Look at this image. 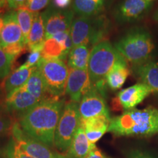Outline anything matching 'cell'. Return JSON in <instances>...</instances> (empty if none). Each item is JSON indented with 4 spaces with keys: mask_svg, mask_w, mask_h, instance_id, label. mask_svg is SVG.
I'll return each mask as SVG.
<instances>
[{
    "mask_svg": "<svg viewBox=\"0 0 158 158\" xmlns=\"http://www.w3.org/2000/svg\"><path fill=\"white\" fill-rule=\"evenodd\" d=\"M103 3H98L93 0H73V10L79 17H94L102 10Z\"/></svg>",
    "mask_w": 158,
    "mask_h": 158,
    "instance_id": "cell-24",
    "label": "cell"
},
{
    "mask_svg": "<svg viewBox=\"0 0 158 158\" xmlns=\"http://www.w3.org/2000/svg\"><path fill=\"white\" fill-rule=\"evenodd\" d=\"M78 107L81 119H87L101 116L110 117L109 110L105 97L94 86H92L83 96L79 102Z\"/></svg>",
    "mask_w": 158,
    "mask_h": 158,
    "instance_id": "cell-10",
    "label": "cell"
},
{
    "mask_svg": "<svg viewBox=\"0 0 158 158\" xmlns=\"http://www.w3.org/2000/svg\"><path fill=\"white\" fill-rule=\"evenodd\" d=\"M133 70L140 83L147 86L152 92L158 94V61L149 60L133 65Z\"/></svg>",
    "mask_w": 158,
    "mask_h": 158,
    "instance_id": "cell-16",
    "label": "cell"
},
{
    "mask_svg": "<svg viewBox=\"0 0 158 158\" xmlns=\"http://www.w3.org/2000/svg\"><path fill=\"white\" fill-rule=\"evenodd\" d=\"M39 102L40 101L31 95L23 86L6 97L5 109L9 114H15L19 118Z\"/></svg>",
    "mask_w": 158,
    "mask_h": 158,
    "instance_id": "cell-13",
    "label": "cell"
},
{
    "mask_svg": "<svg viewBox=\"0 0 158 158\" xmlns=\"http://www.w3.org/2000/svg\"><path fill=\"white\" fill-rule=\"evenodd\" d=\"M0 47H1V45H0Z\"/></svg>",
    "mask_w": 158,
    "mask_h": 158,
    "instance_id": "cell-44",
    "label": "cell"
},
{
    "mask_svg": "<svg viewBox=\"0 0 158 158\" xmlns=\"http://www.w3.org/2000/svg\"><path fill=\"white\" fill-rule=\"evenodd\" d=\"M110 118L109 116H101L87 119H81V125L84 129L90 143L95 144L108 132Z\"/></svg>",
    "mask_w": 158,
    "mask_h": 158,
    "instance_id": "cell-17",
    "label": "cell"
},
{
    "mask_svg": "<svg viewBox=\"0 0 158 158\" xmlns=\"http://www.w3.org/2000/svg\"><path fill=\"white\" fill-rule=\"evenodd\" d=\"M27 0H7V8L10 10H15L19 7L24 6Z\"/></svg>",
    "mask_w": 158,
    "mask_h": 158,
    "instance_id": "cell-34",
    "label": "cell"
},
{
    "mask_svg": "<svg viewBox=\"0 0 158 158\" xmlns=\"http://www.w3.org/2000/svg\"><path fill=\"white\" fill-rule=\"evenodd\" d=\"M54 6L59 9H67L70 5L71 0H53Z\"/></svg>",
    "mask_w": 158,
    "mask_h": 158,
    "instance_id": "cell-36",
    "label": "cell"
},
{
    "mask_svg": "<svg viewBox=\"0 0 158 158\" xmlns=\"http://www.w3.org/2000/svg\"><path fill=\"white\" fill-rule=\"evenodd\" d=\"M86 158H107L104 155V154L96 147V145L94 146V147L91 149L89 153L86 156Z\"/></svg>",
    "mask_w": 158,
    "mask_h": 158,
    "instance_id": "cell-35",
    "label": "cell"
},
{
    "mask_svg": "<svg viewBox=\"0 0 158 158\" xmlns=\"http://www.w3.org/2000/svg\"><path fill=\"white\" fill-rule=\"evenodd\" d=\"M65 104L64 99L49 97L19 118L26 134L49 147L54 146L55 132Z\"/></svg>",
    "mask_w": 158,
    "mask_h": 158,
    "instance_id": "cell-1",
    "label": "cell"
},
{
    "mask_svg": "<svg viewBox=\"0 0 158 158\" xmlns=\"http://www.w3.org/2000/svg\"><path fill=\"white\" fill-rule=\"evenodd\" d=\"M15 11H16L18 22L23 33V41L27 45L28 36L32 25L35 13L29 10L25 5L15 10Z\"/></svg>",
    "mask_w": 158,
    "mask_h": 158,
    "instance_id": "cell-26",
    "label": "cell"
},
{
    "mask_svg": "<svg viewBox=\"0 0 158 158\" xmlns=\"http://www.w3.org/2000/svg\"><path fill=\"white\" fill-rule=\"evenodd\" d=\"M15 57L7 54L0 47V79L5 78L10 74Z\"/></svg>",
    "mask_w": 158,
    "mask_h": 158,
    "instance_id": "cell-27",
    "label": "cell"
},
{
    "mask_svg": "<svg viewBox=\"0 0 158 158\" xmlns=\"http://www.w3.org/2000/svg\"><path fill=\"white\" fill-rule=\"evenodd\" d=\"M127 158H158V156L147 150L140 149H130L127 153Z\"/></svg>",
    "mask_w": 158,
    "mask_h": 158,
    "instance_id": "cell-32",
    "label": "cell"
},
{
    "mask_svg": "<svg viewBox=\"0 0 158 158\" xmlns=\"http://www.w3.org/2000/svg\"><path fill=\"white\" fill-rule=\"evenodd\" d=\"M109 30V23L102 15L78 17L73 21L70 35L74 46L86 45L92 47L105 40Z\"/></svg>",
    "mask_w": 158,
    "mask_h": 158,
    "instance_id": "cell-4",
    "label": "cell"
},
{
    "mask_svg": "<svg viewBox=\"0 0 158 158\" xmlns=\"http://www.w3.org/2000/svg\"><path fill=\"white\" fill-rule=\"evenodd\" d=\"M4 11H5V9L2 8V7H0V14H2V13Z\"/></svg>",
    "mask_w": 158,
    "mask_h": 158,
    "instance_id": "cell-41",
    "label": "cell"
},
{
    "mask_svg": "<svg viewBox=\"0 0 158 158\" xmlns=\"http://www.w3.org/2000/svg\"><path fill=\"white\" fill-rule=\"evenodd\" d=\"M0 158H1V156H0Z\"/></svg>",
    "mask_w": 158,
    "mask_h": 158,
    "instance_id": "cell-43",
    "label": "cell"
},
{
    "mask_svg": "<svg viewBox=\"0 0 158 158\" xmlns=\"http://www.w3.org/2000/svg\"><path fill=\"white\" fill-rule=\"evenodd\" d=\"M41 14L44 23L45 39L53 37L57 33L70 31L75 14L73 10L59 9L51 5Z\"/></svg>",
    "mask_w": 158,
    "mask_h": 158,
    "instance_id": "cell-9",
    "label": "cell"
},
{
    "mask_svg": "<svg viewBox=\"0 0 158 158\" xmlns=\"http://www.w3.org/2000/svg\"><path fill=\"white\" fill-rule=\"evenodd\" d=\"M91 51V47L86 45L74 46L69 52L68 56V68L87 70Z\"/></svg>",
    "mask_w": 158,
    "mask_h": 158,
    "instance_id": "cell-22",
    "label": "cell"
},
{
    "mask_svg": "<svg viewBox=\"0 0 158 158\" xmlns=\"http://www.w3.org/2000/svg\"><path fill=\"white\" fill-rule=\"evenodd\" d=\"M45 32L42 14L35 13L34 19L27 40V47L30 51L33 49H42L45 42Z\"/></svg>",
    "mask_w": 158,
    "mask_h": 158,
    "instance_id": "cell-20",
    "label": "cell"
},
{
    "mask_svg": "<svg viewBox=\"0 0 158 158\" xmlns=\"http://www.w3.org/2000/svg\"><path fill=\"white\" fill-rule=\"evenodd\" d=\"M53 38H54L62 45L64 51L68 54H69L71 49L73 48V44L72 39H71L70 31H63V32L57 33V34L53 36Z\"/></svg>",
    "mask_w": 158,
    "mask_h": 158,
    "instance_id": "cell-30",
    "label": "cell"
},
{
    "mask_svg": "<svg viewBox=\"0 0 158 158\" xmlns=\"http://www.w3.org/2000/svg\"><path fill=\"white\" fill-rule=\"evenodd\" d=\"M152 93L150 89L142 83H138L130 87L120 91L117 99L120 105L125 110L135 108Z\"/></svg>",
    "mask_w": 158,
    "mask_h": 158,
    "instance_id": "cell-15",
    "label": "cell"
},
{
    "mask_svg": "<svg viewBox=\"0 0 158 158\" xmlns=\"http://www.w3.org/2000/svg\"><path fill=\"white\" fill-rule=\"evenodd\" d=\"M50 0H27L25 6L32 13H38L49 5Z\"/></svg>",
    "mask_w": 158,
    "mask_h": 158,
    "instance_id": "cell-31",
    "label": "cell"
},
{
    "mask_svg": "<svg viewBox=\"0 0 158 158\" xmlns=\"http://www.w3.org/2000/svg\"><path fill=\"white\" fill-rule=\"evenodd\" d=\"M147 0H124L115 11V19L118 23H133L141 19L152 7Z\"/></svg>",
    "mask_w": 158,
    "mask_h": 158,
    "instance_id": "cell-11",
    "label": "cell"
},
{
    "mask_svg": "<svg viewBox=\"0 0 158 158\" xmlns=\"http://www.w3.org/2000/svg\"><path fill=\"white\" fill-rule=\"evenodd\" d=\"M42 58L44 59H60L64 61L68 54L64 51L62 45L53 37L45 40L42 53Z\"/></svg>",
    "mask_w": 158,
    "mask_h": 158,
    "instance_id": "cell-25",
    "label": "cell"
},
{
    "mask_svg": "<svg viewBox=\"0 0 158 158\" xmlns=\"http://www.w3.org/2000/svg\"><path fill=\"white\" fill-rule=\"evenodd\" d=\"M147 1H149V2H151V1H152V0H147Z\"/></svg>",
    "mask_w": 158,
    "mask_h": 158,
    "instance_id": "cell-42",
    "label": "cell"
},
{
    "mask_svg": "<svg viewBox=\"0 0 158 158\" xmlns=\"http://www.w3.org/2000/svg\"><path fill=\"white\" fill-rule=\"evenodd\" d=\"M37 66L42 73L48 95L58 98L64 95L69 75L68 66L64 61L42 58Z\"/></svg>",
    "mask_w": 158,
    "mask_h": 158,
    "instance_id": "cell-7",
    "label": "cell"
},
{
    "mask_svg": "<svg viewBox=\"0 0 158 158\" xmlns=\"http://www.w3.org/2000/svg\"><path fill=\"white\" fill-rule=\"evenodd\" d=\"M2 18L4 27L0 34L1 48H4L19 43L27 45L23 41L22 31L18 22L16 11L10 10L3 15Z\"/></svg>",
    "mask_w": 158,
    "mask_h": 158,
    "instance_id": "cell-14",
    "label": "cell"
},
{
    "mask_svg": "<svg viewBox=\"0 0 158 158\" xmlns=\"http://www.w3.org/2000/svg\"><path fill=\"white\" fill-rule=\"evenodd\" d=\"M94 145L89 141L84 129L80 124L73 138L67 155L69 158H86Z\"/></svg>",
    "mask_w": 158,
    "mask_h": 158,
    "instance_id": "cell-18",
    "label": "cell"
},
{
    "mask_svg": "<svg viewBox=\"0 0 158 158\" xmlns=\"http://www.w3.org/2000/svg\"><path fill=\"white\" fill-rule=\"evenodd\" d=\"M3 152L5 158H34L25 152L13 138L5 146Z\"/></svg>",
    "mask_w": 158,
    "mask_h": 158,
    "instance_id": "cell-28",
    "label": "cell"
},
{
    "mask_svg": "<svg viewBox=\"0 0 158 158\" xmlns=\"http://www.w3.org/2000/svg\"><path fill=\"white\" fill-rule=\"evenodd\" d=\"M4 27V20L2 16H0V34H1V31L2 30Z\"/></svg>",
    "mask_w": 158,
    "mask_h": 158,
    "instance_id": "cell-38",
    "label": "cell"
},
{
    "mask_svg": "<svg viewBox=\"0 0 158 158\" xmlns=\"http://www.w3.org/2000/svg\"><path fill=\"white\" fill-rule=\"evenodd\" d=\"M93 1L98 3H103V0H93Z\"/></svg>",
    "mask_w": 158,
    "mask_h": 158,
    "instance_id": "cell-40",
    "label": "cell"
},
{
    "mask_svg": "<svg viewBox=\"0 0 158 158\" xmlns=\"http://www.w3.org/2000/svg\"><path fill=\"white\" fill-rule=\"evenodd\" d=\"M13 123L7 110L0 108V136L10 132Z\"/></svg>",
    "mask_w": 158,
    "mask_h": 158,
    "instance_id": "cell-29",
    "label": "cell"
},
{
    "mask_svg": "<svg viewBox=\"0 0 158 158\" xmlns=\"http://www.w3.org/2000/svg\"><path fill=\"white\" fill-rule=\"evenodd\" d=\"M42 51V49H33L30 51V54L24 64L29 68H34L37 66L40 59H42V56H41Z\"/></svg>",
    "mask_w": 158,
    "mask_h": 158,
    "instance_id": "cell-33",
    "label": "cell"
},
{
    "mask_svg": "<svg viewBox=\"0 0 158 158\" xmlns=\"http://www.w3.org/2000/svg\"><path fill=\"white\" fill-rule=\"evenodd\" d=\"M0 7L4 9L7 8V0H0Z\"/></svg>",
    "mask_w": 158,
    "mask_h": 158,
    "instance_id": "cell-37",
    "label": "cell"
},
{
    "mask_svg": "<svg viewBox=\"0 0 158 158\" xmlns=\"http://www.w3.org/2000/svg\"><path fill=\"white\" fill-rule=\"evenodd\" d=\"M130 74L126 59L121 61L108 73L106 80L108 86L112 90H117L123 86Z\"/></svg>",
    "mask_w": 158,
    "mask_h": 158,
    "instance_id": "cell-23",
    "label": "cell"
},
{
    "mask_svg": "<svg viewBox=\"0 0 158 158\" xmlns=\"http://www.w3.org/2000/svg\"><path fill=\"white\" fill-rule=\"evenodd\" d=\"M154 19H155L156 21H158V10L155 12V14H154Z\"/></svg>",
    "mask_w": 158,
    "mask_h": 158,
    "instance_id": "cell-39",
    "label": "cell"
},
{
    "mask_svg": "<svg viewBox=\"0 0 158 158\" xmlns=\"http://www.w3.org/2000/svg\"><path fill=\"white\" fill-rule=\"evenodd\" d=\"M115 46L108 40L92 47L88 63V73L92 85L104 81L108 73L117 63L124 60Z\"/></svg>",
    "mask_w": 158,
    "mask_h": 158,
    "instance_id": "cell-5",
    "label": "cell"
},
{
    "mask_svg": "<svg viewBox=\"0 0 158 158\" xmlns=\"http://www.w3.org/2000/svg\"><path fill=\"white\" fill-rule=\"evenodd\" d=\"M33 68H29L25 64L10 73L5 81V91L6 97L10 94L17 89L24 86L30 77Z\"/></svg>",
    "mask_w": 158,
    "mask_h": 158,
    "instance_id": "cell-19",
    "label": "cell"
},
{
    "mask_svg": "<svg viewBox=\"0 0 158 158\" xmlns=\"http://www.w3.org/2000/svg\"><path fill=\"white\" fill-rule=\"evenodd\" d=\"M78 102H65L55 132L54 146L62 152L69 149L73 138L81 124Z\"/></svg>",
    "mask_w": 158,
    "mask_h": 158,
    "instance_id": "cell-6",
    "label": "cell"
},
{
    "mask_svg": "<svg viewBox=\"0 0 158 158\" xmlns=\"http://www.w3.org/2000/svg\"><path fill=\"white\" fill-rule=\"evenodd\" d=\"M122 56L133 65L151 60L154 44L151 35L146 29L135 28L128 31L114 45Z\"/></svg>",
    "mask_w": 158,
    "mask_h": 158,
    "instance_id": "cell-3",
    "label": "cell"
},
{
    "mask_svg": "<svg viewBox=\"0 0 158 158\" xmlns=\"http://www.w3.org/2000/svg\"><path fill=\"white\" fill-rule=\"evenodd\" d=\"M12 138L25 152L34 158H69L67 155L53 151L45 145L26 134L19 122H15L11 128Z\"/></svg>",
    "mask_w": 158,
    "mask_h": 158,
    "instance_id": "cell-8",
    "label": "cell"
},
{
    "mask_svg": "<svg viewBox=\"0 0 158 158\" xmlns=\"http://www.w3.org/2000/svg\"><path fill=\"white\" fill-rule=\"evenodd\" d=\"M92 86L87 70L69 68L65 94L69 96L71 101L80 102L83 96Z\"/></svg>",
    "mask_w": 158,
    "mask_h": 158,
    "instance_id": "cell-12",
    "label": "cell"
},
{
    "mask_svg": "<svg viewBox=\"0 0 158 158\" xmlns=\"http://www.w3.org/2000/svg\"><path fill=\"white\" fill-rule=\"evenodd\" d=\"M24 87L39 101L50 97L47 92L44 79L38 66L33 68L31 76L24 85Z\"/></svg>",
    "mask_w": 158,
    "mask_h": 158,
    "instance_id": "cell-21",
    "label": "cell"
},
{
    "mask_svg": "<svg viewBox=\"0 0 158 158\" xmlns=\"http://www.w3.org/2000/svg\"><path fill=\"white\" fill-rule=\"evenodd\" d=\"M108 133L116 136L149 137L158 133V109L153 106L125 110L110 118Z\"/></svg>",
    "mask_w": 158,
    "mask_h": 158,
    "instance_id": "cell-2",
    "label": "cell"
}]
</instances>
